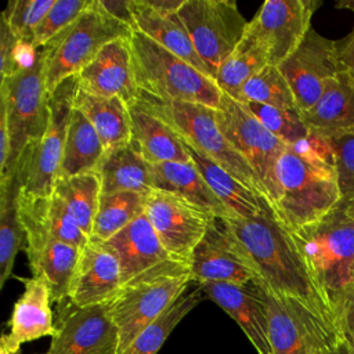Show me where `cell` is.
I'll list each match as a JSON object with an SVG mask.
<instances>
[{"label":"cell","mask_w":354,"mask_h":354,"mask_svg":"<svg viewBox=\"0 0 354 354\" xmlns=\"http://www.w3.org/2000/svg\"><path fill=\"white\" fill-rule=\"evenodd\" d=\"M106 243L118 256L123 285L171 257L162 246L147 216L142 214Z\"/></svg>","instance_id":"obj_24"},{"label":"cell","mask_w":354,"mask_h":354,"mask_svg":"<svg viewBox=\"0 0 354 354\" xmlns=\"http://www.w3.org/2000/svg\"><path fill=\"white\" fill-rule=\"evenodd\" d=\"M73 106L82 111L97 130L105 152L131 142L129 105L119 97L91 95L77 88Z\"/></svg>","instance_id":"obj_31"},{"label":"cell","mask_w":354,"mask_h":354,"mask_svg":"<svg viewBox=\"0 0 354 354\" xmlns=\"http://www.w3.org/2000/svg\"><path fill=\"white\" fill-rule=\"evenodd\" d=\"M337 8H347L350 11L354 12V0H342L339 3H336Z\"/></svg>","instance_id":"obj_48"},{"label":"cell","mask_w":354,"mask_h":354,"mask_svg":"<svg viewBox=\"0 0 354 354\" xmlns=\"http://www.w3.org/2000/svg\"><path fill=\"white\" fill-rule=\"evenodd\" d=\"M17 205L22 227L39 230L80 249L90 242L64 201L55 194L51 196H32L19 191Z\"/></svg>","instance_id":"obj_27"},{"label":"cell","mask_w":354,"mask_h":354,"mask_svg":"<svg viewBox=\"0 0 354 354\" xmlns=\"http://www.w3.org/2000/svg\"><path fill=\"white\" fill-rule=\"evenodd\" d=\"M129 43L140 93L160 101L220 106L223 91L214 79L138 30H133Z\"/></svg>","instance_id":"obj_4"},{"label":"cell","mask_w":354,"mask_h":354,"mask_svg":"<svg viewBox=\"0 0 354 354\" xmlns=\"http://www.w3.org/2000/svg\"><path fill=\"white\" fill-rule=\"evenodd\" d=\"M245 106L266 126V129L288 145L297 144L311 134L297 109H283L257 102H245Z\"/></svg>","instance_id":"obj_39"},{"label":"cell","mask_w":354,"mask_h":354,"mask_svg":"<svg viewBox=\"0 0 354 354\" xmlns=\"http://www.w3.org/2000/svg\"><path fill=\"white\" fill-rule=\"evenodd\" d=\"M148 194L123 191L101 194L90 241L106 242L144 214Z\"/></svg>","instance_id":"obj_35"},{"label":"cell","mask_w":354,"mask_h":354,"mask_svg":"<svg viewBox=\"0 0 354 354\" xmlns=\"http://www.w3.org/2000/svg\"><path fill=\"white\" fill-rule=\"evenodd\" d=\"M185 147L191 160L198 167L209 187L236 216L253 217L264 210L272 209L271 203L266 198L248 188L243 183H241L221 166L196 152L187 142Z\"/></svg>","instance_id":"obj_30"},{"label":"cell","mask_w":354,"mask_h":354,"mask_svg":"<svg viewBox=\"0 0 354 354\" xmlns=\"http://www.w3.org/2000/svg\"><path fill=\"white\" fill-rule=\"evenodd\" d=\"M314 0H267L248 24V32L266 50L270 65L279 66L300 46L319 7Z\"/></svg>","instance_id":"obj_16"},{"label":"cell","mask_w":354,"mask_h":354,"mask_svg":"<svg viewBox=\"0 0 354 354\" xmlns=\"http://www.w3.org/2000/svg\"><path fill=\"white\" fill-rule=\"evenodd\" d=\"M105 153L104 144L86 115L73 106L58 177H71L97 169Z\"/></svg>","instance_id":"obj_32"},{"label":"cell","mask_w":354,"mask_h":354,"mask_svg":"<svg viewBox=\"0 0 354 354\" xmlns=\"http://www.w3.org/2000/svg\"><path fill=\"white\" fill-rule=\"evenodd\" d=\"M54 194L66 205L82 231L91 239L101 198V178L93 170L71 177H58Z\"/></svg>","instance_id":"obj_33"},{"label":"cell","mask_w":354,"mask_h":354,"mask_svg":"<svg viewBox=\"0 0 354 354\" xmlns=\"http://www.w3.org/2000/svg\"><path fill=\"white\" fill-rule=\"evenodd\" d=\"M326 140L333 149L340 196L344 201H354V133H346Z\"/></svg>","instance_id":"obj_42"},{"label":"cell","mask_w":354,"mask_h":354,"mask_svg":"<svg viewBox=\"0 0 354 354\" xmlns=\"http://www.w3.org/2000/svg\"><path fill=\"white\" fill-rule=\"evenodd\" d=\"M278 68L293 91L300 113L311 109L328 82L344 71L336 41L321 36L313 28Z\"/></svg>","instance_id":"obj_15"},{"label":"cell","mask_w":354,"mask_h":354,"mask_svg":"<svg viewBox=\"0 0 354 354\" xmlns=\"http://www.w3.org/2000/svg\"><path fill=\"white\" fill-rule=\"evenodd\" d=\"M101 7L115 19L129 25L134 30L131 0H98Z\"/></svg>","instance_id":"obj_44"},{"label":"cell","mask_w":354,"mask_h":354,"mask_svg":"<svg viewBox=\"0 0 354 354\" xmlns=\"http://www.w3.org/2000/svg\"><path fill=\"white\" fill-rule=\"evenodd\" d=\"M224 223L257 267L260 281L256 282L274 295L299 300L335 324L325 296L313 279L289 230L278 220L274 209L253 217L225 218Z\"/></svg>","instance_id":"obj_1"},{"label":"cell","mask_w":354,"mask_h":354,"mask_svg":"<svg viewBox=\"0 0 354 354\" xmlns=\"http://www.w3.org/2000/svg\"><path fill=\"white\" fill-rule=\"evenodd\" d=\"M313 354H321V353H313Z\"/></svg>","instance_id":"obj_50"},{"label":"cell","mask_w":354,"mask_h":354,"mask_svg":"<svg viewBox=\"0 0 354 354\" xmlns=\"http://www.w3.org/2000/svg\"><path fill=\"white\" fill-rule=\"evenodd\" d=\"M131 11L134 18V30L144 33L174 55L212 77L206 65L198 55L188 30L177 14L167 17L160 15L148 6L145 0H131Z\"/></svg>","instance_id":"obj_29"},{"label":"cell","mask_w":354,"mask_h":354,"mask_svg":"<svg viewBox=\"0 0 354 354\" xmlns=\"http://www.w3.org/2000/svg\"><path fill=\"white\" fill-rule=\"evenodd\" d=\"M130 37L106 44L101 53L76 75L77 88L91 95L119 97L127 105L140 97L134 79Z\"/></svg>","instance_id":"obj_18"},{"label":"cell","mask_w":354,"mask_h":354,"mask_svg":"<svg viewBox=\"0 0 354 354\" xmlns=\"http://www.w3.org/2000/svg\"><path fill=\"white\" fill-rule=\"evenodd\" d=\"M122 286V271L116 253L104 242L90 241L82 249L69 300L79 307L108 304Z\"/></svg>","instance_id":"obj_19"},{"label":"cell","mask_w":354,"mask_h":354,"mask_svg":"<svg viewBox=\"0 0 354 354\" xmlns=\"http://www.w3.org/2000/svg\"><path fill=\"white\" fill-rule=\"evenodd\" d=\"M152 176L153 189L173 194L216 218L239 217L213 192L192 160L152 165Z\"/></svg>","instance_id":"obj_23"},{"label":"cell","mask_w":354,"mask_h":354,"mask_svg":"<svg viewBox=\"0 0 354 354\" xmlns=\"http://www.w3.org/2000/svg\"><path fill=\"white\" fill-rule=\"evenodd\" d=\"M22 228L33 277L41 278L47 283L54 303L69 299L82 249L55 239L39 230L30 227Z\"/></svg>","instance_id":"obj_20"},{"label":"cell","mask_w":354,"mask_h":354,"mask_svg":"<svg viewBox=\"0 0 354 354\" xmlns=\"http://www.w3.org/2000/svg\"><path fill=\"white\" fill-rule=\"evenodd\" d=\"M335 325L340 340L354 344V282L335 310Z\"/></svg>","instance_id":"obj_43"},{"label":"cell","mask_w":354,"mask_h":354,"mask_svg":"<svg viewBox=\"0 0 354 354\" xmlns=\"http://www.w3.org/2000/svg\"><path fill=\"white\" fill-rule=\"evenodd\" d=\"M137 100L167 123L191 148L221 166L248 188L268 201L267 192L253 169L228 142L218 127L214 108L192 102L160 101L142 93Z\"/></svg>","instance_id":"obj_6"},{"label":"cell","mask_w":354,"mask_h":354,"mask_svg":"<svg viewBox=\"0 0 354 354\" xmlns=\"http://www.w3.org/2000/svg\"><path fill=\"white\" fill-rule=\"evenodd\" d=\"M203 295L198 283L195 289H187L170 307L137 335L123 354H156L177 324L202 301Z\"/></svg>","instance_id":"obj_36"},{"label":"cell","mask_w":354,"mask_h":354,"mask_svg":"<svg viewBox=\"0 0 354 354\" xmlns=\"http://www.w3.org/2000/svg\"><path fill=\"white\" fill-rule=\"evenodd\" d=\"M160 15H174L180 11L185 0H145Z\"/></svg>","instance_id":"obj_46"},{"label":"cell","mask_w":354,"mask_h":354,"mask_svg":"<svg viewBox=\"0 0 354 354\" xmlns=\"http://www.w3.org/2000/svg\"><path fill=\"white\" fill-rule=\"evenodd\" d=\"M216 119L228 142L245 158L267 192L272 206L277 196V165L288 144L234 97L223 93Z\"/></svg>","instance_id":"obj_12"},{"label":"cell","mask_w":354,"mask_h":354,"mask_svg":"<svg viewBox=\"0 0 354 354\" xmlns=\"http://www.w3.org/2000/svg\"><path fill=\"white\" fill-rule=\"evenodd\" d=\"M129 115L131 141L149 163L191 160L184 140L138 100L129 105Z\"/></svg>","instance_id":"obj_26"},{"label":"cell","mask_w":354,"mask_h":354,"mask_svg":"<svg viewBox=\"0 0 354 354\" xmlns=\"http://www.w3.org/2000/svg\"><path fill=\"white\" fill-rule=\"evenodd\" d=\"M133 28L111 17L98 0H91L84 12L47 46L43 47V75L51 94L64 80L76 76L111 41L130 37Z\"/></svg>","instance_id":"obj_7"},{"label":"cell","mask_w":354,"mask_h":354,"mask_svg":"<svg viewBox=\"0 0 354 354\" xmlns=\"http://www.w3.org/2000/svg\"><path fill=\"white\" fill-rule=\"evenodd\" d=\"M195 283L228 282L246 285L260 281L250 254L230 231L223 218H213L191 259Z\"/></svg>","instance_id":"obj_17"},{"label":"cell","mask_w":354,"mask_h":354,"mask_svg":"<svg viewBox=\"0 0 354 354\" xmlns=\"http://www.w3.org/2000/svg\"><path fill=\"white\" fill-rule=\"evenodd\" d=\"M199 286L205 296L213 300L238 324L259 354H272L267 310L254 282L246 285L203 282Z\"/></svg>","instance_id":"obj_21"},{"label":"cell","mask_w":354,"mask_h":354,"mask_svg":"<svg viewBox=\"0 0 354 354\" xmlns=\"http://www.w3.org/2000/svg\"><path fill=\"white\" fill-rule=\"evenodd\" d=\"M267 65L270 62L266 50L246 30L238 47L220 66L214 80L223 93L239 101L243 86Z\"/></svg>","instance_id":"obj_34"},{"label":"cell","mask_w":354,"mask_h":354,"mask_svg":"<svg viewBox=\"0 0 354 354\" xmlns=\"http://www.w3.org/2000/svg\"><path fill=\"white\" fill-rule=\"evenodd\" d=\"M25 289L14 304L10 319V332L1 336L4 344L12 354L19 351L22 343L53 336L55 326L51 311V295L47 283L37 277L24 279Z\"/></svg>","instance_id":"obj_22"},{"label":"cell","mask_w":354,"mask_h":354,"mask_svg":"<svg viewBox=\"0 0 354 354\" xmlns=\"http://www.w3.org/2000/svg\"><path fill=\"white\" fill-rule=\"evenodd\" d=\"M194 282L191 266L170 259L124 283L108 303V313L119 333V353L123 354L137 335Z\"/></svg>","instance_id":"obj_5"},{"label":"cell","mask_w":354,"mask_h":354,"mask_svg":"<svg viewBox=\"0 0 354 354\" xmlns=\"http://www.w3.org/2000/svg\"><path fill=\"white\" fill-rule=\"evenodd\" d=\"M241 102H257L283 109H297L293 91L278 66L267 65L242 88ZM299 111V109H297Z\"/></svg>","instance_id":"obj_38"},{"label":"cell","mask_w":354,"mask_h":354,"mask_svg":"<svg viewBox=\"0 0 354 354\" xmlns=\"http://www.w3.org/2000/svg\"><path fill=\"white\" fill-rule=\"evenodd\" d=\"M95 171L101 178L102 194L123 191L149 194L153 189L152 165L133 141L106 151Z\"/></svg>","instance_id":"obj_28"},{"label":"cell","mask_w":354,"mask_h":354,"mask_svg":"<svg viewBox=\"0 0 354 354\" xmlns=\"http://www.w3.org/2000/svg\"><path fill=\"white\" fill-rule=\"evenodd\" d=\"M310 133L332 138L354 133V82L346 71L330 79L318 102L300 113Z\"/></svg>","instance_id":"obj_25"},{"label":"cell","mask_w":354,"mask_h":354,"mask_svg":"<svg viewBox=\"0 0 354 354\" xmlns=\"http://www.w3.org/2000/svg\"><path fill=\"white\" fill-rule=\"evenodd\" d=\"M76 91V76H71L50 94L46 133L37 144L24 152L18 165L15 178L19 181L21 192L32 196L54 194Z\"/></svg>","instance_id":"obj_9"},{"label":"cell","mask_w":354,"mask_h":354,"mask_svg":"<svg viewBox=\"0 0 354 354\" xmlns=\"http://www.w3.org/2000/svg\"><path fill=\"white\" fill-rule=\"evenodd\" d=\"M289 232L335 319L354 282V201L340 199L319 220Z\"/></svg>","instance_id":"obj_3"},{"label":"cell","mask_w":354,"mask_h":354,"mask_svg":"<svg viewBox=\"0 0 354 354\" xmlns=\"http://www.w3.org/2000/svg\"><path fill=\"white\" fill-rule=\"evenodd\" d=\"M91 0H55L35 32L32 46L43 48L57 35L73 24L90 6Z\"/></svg>","instance_id":"obj_41"},{"label":"cell","mask_w":354,"mask_h":354,"mask_svg":"<svg viewBox=\"0 0 354 354\" xmlns=\"http://www.w3.org/2000/svg\"><path fill=\"white\" fill-rule=\"evenodd\" d=\"M322 354H354V344L339 340L332 347L325 350Z\"/></svg>","instance_id":"obj_47"},{"label":"cell","mask_w":354,"mask_h":354,"mask_svg":"<svg viewBox=\"0 0 354 354\" xmlns=\"http://www.w3.org/2000/svg\"><path fill=\"white\" fill-rule=\"evenodd\" d=\"M55 0H10L1 14L11 32L21 41L33 43L35 32Z\"/></svg>","instance_id":"obj_40"},{"label":"cell","mask_w":354,"mask_h":354,"mask_svg":"<svg viewBox=\"0 0 354 354\" xmlns=\"http://www.w3.org/2000/svg\"><path fill=\"white\" fill-rule=\"evenodd\" d=\"M58 306L55 330L46 354L119 353V333L108 304L79 307L66 299Z\"/></svg>","instance_id":"obj_14"},{"label":"cell","mask_w":354,"mask_h":354,"mask_svg":"<svg viewBox=\"0 0 354 354\" xmlns=\"http://www.w3.org/2000/svg\"><path fill=\"white\" fill-rule=\"evenodd\" d=\"M177 15L216 79L223 62L241 43L249 22L232 0H185Z\"/></svg>","instance_id":"obj_11"},{"label":"cell","mask_w":354,"mask_h":354,"mask_svg":"<svg viewBox=\"0 0 354 354\" xmlns=\"http://www.w3.org/2000/svg\"><path fill=\"white\" fill-rule=\"evenodd\" d=\"M144 214L169 256L189 264L195 248L216 218L192 203L159 189L148 194Z\"/></svg>","instance_id":"obj_13"},{"label":"cell","mask_w":354,"mask_h":354,"mask_svg":"<svg viewBox=\"0 0 354 354\" xmlns=\"http://www.w3.org/2000/svg\"><path fill=\"white\" fill-rule=\"evenodd\" d=\"M19 188V181L14 178L4 191H0V288L12 272L14 260L25 235L17 205Z\"/></svg>","instance_id":"obj_37"},{"label":"cell","mask_w":354,"mask_h":354,"mask_svg":"<svg viewBox=\"0 0 354 354\" xmlns=\"http://www.w3.org/2000/svg\"><path fill=\"white\" fill-rule=\"evenodd\" d=\"M43 65V48H40L36 59L28 68L1 79L0 112L6 116L10 131L11 166L8 178L6 184L0 185V191L14 181L24 152L37 144L46 133L50 118V94L44 83Z\"/></svg>","instance_id":"obj_8"},{"label":"cell","mask_w":354,"mask_h":354,"mask_svg":"<svg viewBox=\"0 0 354 354\" xmlns=\"http://www.w3.org/2000/svg\"><path fill=\"white\" fill-rule=\"evenodd\" d=\"M253 282L267 310L272 354H322L340 340L335 324L299 300L274 295Z\"/></svg>","instance_id":"obj_10"},{"label":"cell","mask_w":354,"mask_h":354,"mask_svg":"<svg viewBox=\"0 0 354 354\" xmlns=\"http://www.w3.org/2000/svg\"><path fill=\"white\" fill-rule=\"evenodd\" d=\"M0 354H12V353L4 344L0 343Z\"/></svg>","instance_id":"obj_49"},{"label":"cell","mask_w":354,"mask_h":354,"mask_svg":"<svg viewBox=\"0 0 354 354\" xmlns=\"http://www.w3.org/2000/svg\"><path fill=\"white\" fill-rule=\"evenodd\" d=\"M342 199L330 142L310 134L288 145L277 165V196L272 209L289 230L311 224Z\"/></svg>","instance_id":"obj_2"},{"label":"cell","mask_w":354,"mask_h":354,"mask_svg":"<svg viewBox=\"0 0 354 354\" xmlns=\"http://www.w3.org/2000/svg\"><path fill=\"white\" fill-rule=\"evenodd\" d=\"M342 65L354 82V29L342 40L336 41Z\"/></svg>","instance_id":"obj_45"}]
</instances>
